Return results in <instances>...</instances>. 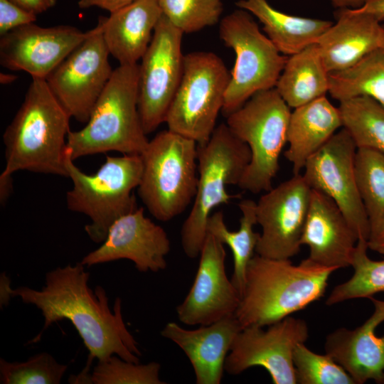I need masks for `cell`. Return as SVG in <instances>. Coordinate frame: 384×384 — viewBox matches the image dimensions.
Returning <instances> with one entry per match:
<instances>
[{
  "label": "cell",
  "mask_w": 384,
  "mask_h": 384,
  "mask_svg": "<svg viewBox=\"0 0 384 384\" xmlns=\"http://www.w3.org/2000/svg\"><path fill=\"white\" fill-rule=\"evenodd\" d=\"M80 262L59 267L46 274L41 289L21 286L11 288V297L41 310L44 324L40 333L29 343L38 342L52 324L71 321L89 351L88 361L102 360L112 355L138 363L141 352L138 343L127 329L122 314V302L116 298L113 309L103 287L88 285L90 273Z\"/></svg>",
  "instance_id": "obj_1"
},
{
  "label": "cell",
  "mask_w": 384,
  "mask_h": 384,
  "mask_svg": "<svg viewBox=\"0 0 384 384\" xmlns=\"http://www.w3.org/2000/svg\"><path fill=\"white\" fill-rule=\"evenodd\" d=\"M336 270L309 257L295 265L289 259L256 254L247 267L244 290L234 315L242 329L276 323L323 297Z\"/></svg>",
  "instance_id": "obj_2"
},
{
  "label": "cell",
  "mask_w": 384,
  "mask_h": 384,
  "mask_svg": "<svg viewBox=\"0 0 384 384\" xmlns=\"http://www.w3.org/2000/svg\"><path fill=\"white\" fill-rule=\"evenodd\" d=\"M70 118L46 80L32 78L3 135L6 166L0 177L22 170L68 177L65 148Z\"/></svg>",
  "instance_id": "obj_3"
},
{
  "label": "cell",
  "mask_w": 384,
  "mask_h": 384,
  "mask_svg": "<svg viewBox=\"0 0 384 384\" xmlns=\"http://www.w3.org/2000/svg\"><path fill=\"white\" fill-rule=\"evenodd\" d=\"M138 97L139 64L119 65L85 126L69 132L65 153L73 161L110 151L141 155L149 140L140 118Z\"/></svg>",
  "instance_id": "obj_4"
},
{
  "label": "cell",
  "mask_w": 384,
  "mask_h": 384,
  "mask_svg": "<svg viewBox=\"0 0 384 384\" xmlns=\"http://www.w3.org/2000/svg\"><path fill=\"white\" fill-rule=\"evenodd\" d=\"M251 159L246 143L226 124L215 127L209 140L197 146L198 183L191 210L181 230L183 250L196 258L207 235V222L213 210L234 197L226 187L239 184Z\"/></svg>",
  "instance_id": "obj_5"
},
{
  "label": "cell",
  "mask_w": 384,
  "mask_h": 384,
  "mask_svg": "<svg viewBox=\"0 0 384 384\" xmlns=\"http://www.w3.org/2000/svg\"><path fill=\"white\" fill-rule=\"evenodd\" d=\"M65 165L73 188L66 193L68 208L90 219L85 226L89 238L102 243L112 225L137 208L133 191L143 171L141 155L107 156L96 173L87 174L66 154Z\"/></svg>",
  "instance_id": "obj_6"
},
{
  "label": "cell",
  "mask_w": 384,
  "mask_h": 384,
  "mask_svg": "<svg viewBox=\"0 0 384 384\" xmlns=\"http://www.w3.org/2000/svg\"><path fill=\"white\" fill-rule=\"evenodd\" d=\"M197 143L169 129L159 132L141 156L138 195L156 219L167 222L193 200L198 183Z\"/></svg>",
  "instance_id": "obj_7"
},
{
  "label": "cell",
  "mask_w": 384,
  "mask_h": 384,
  "mask_svg": "<svg viewBox=\"0 0 384 384\" xmlns=\"http://www.w3.org/2000/svg\"><path fill=\"white\" fill-rule=\"evenodd\" d=\"M289 108L274 87L255 93L227 116L228 128L251 152L238 184L241 189L257 194L272 188L280 154L287 142Z\"/></svg>",
  "instance_id": "obj_8"
},
{
  "label": "cell",
  "mask_w": 384,
  "mask_h": 384,
  "mask_svg": "<svg viewBox=\"0 0 384 384\" xmlns=\"http://www.w3.org/2000/svg\"><path fill=\"white\" fill-rule=\"evenodd\" d=\"M219 36L235 54L222 109L228 116L255 93L274 88L288 58L260 31L250 13L241 9L220 21Z\"/></svg>",
  "instance_id": "obj_9"
},
{
  "label": "cell",
  "mask_w": 384,
  "mask_h": 384,
  "mask_svg": "<svg viewBox=\"0 0 384 384\" xmlns=\"http://www.w3.org/2000/svg\"><path fill=\"white\" fill-rule=\"evenodd\" d=\"M230 73L212 52L184 56L180 85L167 112L168 129L203 144L210 138L230 82Z\"/></svg>",
  "instance_id": "obj_10"
},
{
  "label": "cell",
  "mask_w": 384,
  "mask_h": 384,
  "mask_svg": "<svg viewBox=\"0 0 384 384\" xmlns=\"http://www.w3.org/2000/svg\"><path fill=\"white\" fill-rule=\"evenodd\" d=\"M183 33L162 14L139 65L138 109L146 134L165 122L184 68Z\"/></svg>",
  "instance_id": "obj_11"
},
{
  "label": "cell",
  "mask_w": 384,
  "mask_h": 384,
  "mask_svg": "<svg viewBox=\"0 0 384 384\" xmlns=\"http://www.w3.org/2000/svg\"><path fill=\"white\" fill-rule=\"evenodd\" d=\"M110 52L97 24L45 79L60 105L77 121L87 123L113 70Z\"/></svg>",
  "instance_id": "obj_12"
},
{
  "label": "cell",
  "mask_w": 384,
  "mask_h": 384,
  "mask_svg": "<svg viewBox=\"0 0 384 384\" xmlns=\"http://www.w3.org/2000/svg\"><path fill=\"white\" fill-rule=\"evenodd\" d=\"M309 337V326L302 319L287 316L268 326L242 329L235 336L224 364L230 375L254 366L264 368L274 384H297L293 353Z\"/></svg>",
  "instance_id": "obj_13"
},
{
  "label": "cell",
  "mask_w": 384,
  "mask_h": 384,
  "mask_svg": "<svg viewBox=\"0 0 384 384\" xmlns=\"http://www.w3.org/2000/svg\"><path fill=\"white\" fill-rule=\"evenodd\" d=\"M356 150L352 136L342 127L307 160L302 176L311 189L334 201L358 240L367 241L370 223L356 183Z\"/></svg>",
  "instance_id": "obj_14"
},
{
  "label": "cell",
  "mask_w": 384,
  "mask_h": 384,
  "mask_svg": "<svg viewBox=\"0 0 384 384\" xmlns=\"http://www.w3.org/2000/svg\"><path fill=\"white\" fill-rule=\"evenodd\" d=\"M311 191L302 174H294L260 198L256 215L262 233L256 254L290 259L299 252Z\"/></svg>",
  "instance_id": "obj_15"
},
{
  "label": "cell",
  "mask_w": 384,
  "mask_h": 384,
  "mask_svg": "<svg viewBox=\"0 0 384 384\" xmlns=\"http://www.w3.org/2000/svg\"><path fill=\"white\" fill-rule=\"evenodd\" d=\"M69 25L42 27L34 23L0 36V63L32 78L46 77L92 33Z\"/></svg>",
  "instance_id": "obj_16"
},
{
  "label": "cell",
  "mask_w": 384,
  "mask_h": 384,
  "mask_svg": "<svg viewBox=\"0 0 384 384\" xmlns=\"http://www.w3.org/2000/svg\"><path fill=\"white\" fill-rule=\"evenodd\" d=\"M198 270L187 296L176 308L183 324L209 325L234 315L240 295L227 277L224 244L207 233L200 252Z\"/></svg>",
  "instance_id": "obj_17"
},
{
  "label": "cell",
  "mask_w": 384,
  "mask_h": 384,
  "mask_svg": "<svg viewBox=\"0 0 384 384\" xmlns=\"http://www.w3.org/2000/svg\"><path fill=\"white\" fill-rule=\"evenodd\" d=\"M170 240L163 228L146 217L143 208L118 218L96 250L80 261L88 267L120 259L134 263L138 271L156 272L166 267Z\"/></svg>",
  "instance_id": "obj_18"
},
{
  "label": "cell",
  "mask_w": 384,
  "mask_h": 384,
  "mask_svg": "<svg viewBox=\"0 0 384 384\" xmlns=\"http://www.w3.org/2000/svg\"><path fill=\"white\" fill-rule=\"evenodd\" d=\"M374 309L364 323L354 329L339 328L326 338L324 350L353 378L355 384L369 380L384 384V335L376 334L384 321V300L368 298Z\"/></svg>",
  "instance_id": "obj_19"
},
{
  "label": "cell",
  "mask_w": 384,
  "mask_h": 384,
  "mask_svg": "<svg viewBox=\"0 0 384 384\" xmlns=\"http://www.w3.org/2000/svg\"><path fill=\"white\" fill-rule=\"evenodd\" d=\"M358 238L332 199L311 191L301 245L309 249L312 261L336 270L351 267Z\"/></svg>",
  "instance_id": "obj_20"
},
{
  "label": "cell",
  "mask_w": 384,
  "mask_h": 384,
  "mask_svg": "<svg viewBox=\"0 0 384 384\" xmlns=\"http://www.w3.org/2000/svg\"><path fill=\"white\" fill-rule=\"evenodd\" d=\"M242 329L235 315L194 330L169 322L161 334L181 348L193 368L197 384H220L225 361Z\"/></svg>",
  "instance_id": "obj_21"
},
{
  "label": "cell",
  "mask_w": 384,
  "mask_h": 384,
  "mask_svg": "<svg viewBox=\"0 0 384 384\" xmlns=\"http://www.w3.org/2000/svg\"><path fill=\"white\" fill-rule=\"evenodd\" d=\"M336 22L316 44L329 73L347 69L366 54L384 45V25L373 14L338 9Z\"/></svg>",
  "instance_id": "obj_22"
},
{
  "label": "cell",
  "mask_w": 384,
  "mask_h": 384,
  "mask_svg": "<svg viewBox=\"0 0 384 384\" xmlns=\"http://www.w3.org/2000/svg\"><path fill=\"white\" fill-rule=\"evenodd\" d=\"M159 0H136L98 21L107 48L119 65L137 63L162 16Z\"/></svg>",
  "instance_id": "obj_23"
},
{
  "label": "cell",
  "mask_w": 384,
  "mask_h": 384,
  "mask_svg": "<svg viewBox=\"0 0 384 384\" xmlns=\"http://www.w3.org/2000/svg\"><path fill=\"white\" fill-rule=\"evenodd\" d=\"M342 127L338 107L326 95L294 108L288 125L289 147L284 154L292 164L294 174H299L307 160Z\"/></svg>",
  "instance_id": "obj_24"
},
{
  "label": "cell",
  "mask_w": 384,
  "mask_h": 384,
  "mask_svg": "<svg viewBox=\"0 0 384 384\" xmlns=\"http://www.w3.org/2000/svg\"><path fill=\"white\" fill-rule=\"evenodd\" d=\"M241 9L253 14L262 23L263 31L284 55H294L316 43L333 24L330 21L300 17L281 12L267 0H239Z\"/></svg>",
  "instance_id": "obj_25"
},
{
  "label": "cell",
  "mask_w": 384,
  "mask_h": 384,
  "mask_svg": "<svg viewBox=\"0 0 384 384\" xmlns=\"http://www.w3.org/2000/svg\"><path fill=\"white\" fill-rule=\"evenodd\" d=\"M274 88L294 109L326 95L329 73L316 43L287 58Z\"/></svg>",
  "instance_id": "obj_26"
},
{
  "label": "cell",
  "mask_w": 384,
  "mask_h": 384,
  "mask_svg": "<svg viewBox=\"0 0 384 384\" xmlns=\"http://www.w3.org/2000/svg\"><path fill=\"white\" fill-rule=\"evenodd\" d=\"M238 206L242 213L238 230H229L222 211H217L208 218L207 233L213 235L232 250L234 270L231 280L241 297L245 287L247 267L255 255L260 233L253 230V226L257 223L256 203L251 199H243Z\"/></svg>",
  "instance_id": "obj_27"
},
{
  "label": "cell",
  "mask_w": 384,
  "mask_h": 384,
  "mask_svg": "<svg viewBox=\"0 0 384 384\" xmlns=\"http://www.w3.org/2000/svg\"><path fill=\"white\" fill-rule=\"evenodd\" d=\"M329 92L339 102L366 96L384 107V45L366 54L351 67L329 73Z\"/></svg>",
  "instance_id": "obj_28"
},
{
  "label": "cell",
  "mask_w": 384,
  "mask_h": 384,
  "mask_svg": "<svg viewBox=\"0 0 384 384\" xmlns=\"http://www.w3.org/2000/svg\"><path fill=\"white\" fill-rule=\"evenodd\" d=\"M343 127L357 148L368 147L384 154V107L371 97H357L339 102Z\"/></svg>",
  "instance_id": "obj_29"
},
{
  "label": "cell",
  "mask_w": 384,
  "mask_h": 384,
  "mask_svg": "<svg viewBox=\"0 0 384 384\" xmlns=\"http://www.w3.org/2000/svg\"><path fill=\"white\" fill-rule=\"evenodd\" d=\"M368 249L366 240H358L351 265L353 274L332 289L326 300V305L353 299L370 298L375 294L384 292V260L370 259L367 255Z\"/></svg>",
  "instance_id": "obj_30"
},
{
  "label": "cell",
  "mask_w": 384,
  "mask_h": 384,
  "mask_svg": "<svg viewBox=\"0 0 384 384\" xmlns=\"http://www.w3.org/2000/svg\"><path fill=\"white\" fill-rule=\"evenodd\" d=\"M355 174L370 230L384 214V154L371 148H357Z\"/></svg>",
  "instance_id": "obj_31"
},
{
  "label": "cell",
  "mask_w": 384,
  "mask_h": 384,
  "mask_svg": "<svg viewBox=\"0 0 384 384\" xmlns=\"http://www.w3.org/2000/svg\"><path fill=\"white\" fill-rule=\"evenodd\" d=\"M68 366L59 363L46 352L37 353L23 362L0 359L1 384H59Z\"/></svg>",
  "instance_id": "obj_32"
},
{
  "label": "cell",
  "mask_w": 384,
  "mask_h": 384,
  "mask_svg": "<svg viewBox=\"0 0 384 384\" xmlns=\"http://www.w3.org/2000/svg\"><path fill=\"white\" fill-rule=\"evenodd\" d=\"M162 14L183 33L216 24L223 12L221 0H159Z\"/></svg>",
  "instance_id": "obj_33"
},
{
  "label": "cell",
  "mask_w": 384,
  "mask_h": 384,
  "mask_svg": "<svg viewBox=\"0 0 384 384\" xmlns=\"http://www.w3.org/2000/svg\"><path fill=\"white\" fill-rule=\"evenodd\" d=\"M297 383L355 384L353 378L327 353L318 354L299 343L293 353Z\"/></svg>",
  "instance_id": "obj_34"
},
{
  "label": "cell",
  "mask_w": 384,
  "mask_h": 384,
  "mask_svg": "<svg viewBox=\"0 0 384 384\" xmlns=\"http://www.w3.org/2000/svg\"><path fill=\"white\" fill-rule=\"evenodd\" d=\"M160 364L125 361L117 355L98 360L91 374L94 384H164L159 378Z\"/></svg>",
  "instance_id": "obj_35"
},
{
  "label": "cell",
  "mask_w": 384,
  "mask_h": 384,
  "mask_svg": "<svg viewBox=\"0 0 384 384\" xmlns=\"http://www.w3.org/2000/svg\"><path fill=\"white\" fill-rule=\"evenodd\" d=\"M37 16L10 0H0V36L21 26L34 23Z\"/></svg>",
  "instance_id": "obj_36"
},
{
  "label": "cell",
  "mask_w": 384,
  "mask_h": 384,
  "mask_svg": "<svg viewBox=\"0 0 384 384\" xmlns=\"http://www.w3.org/2000/svg\"><path fill=\"white\" fill-rule=\"evenodd\" d=\"M136 0H79L78 7L82 9L97 6L102 9L113 13Z\"/></svg>",
  "instance_id": "obj_37"
},
{
  "label": "cell",
  "mask_w": 384,
  "mask_h": 384,
  "mask_svg": "<svg viewBox=\"0 0 384 384\" xmlns=\"http://www.w3.org/2000/svg\"><path fill=\"white\" fill-rule=\"evenodd\" d=\"M367 244L370 250L384 255V214L378 223L370 228Z\"/></svg>",
  "instance_id": "obj_38"
},
{
  "label": "cell",
  "mask_w": 384,
  "mask_h": 384,
  "mask_svg": "<svg viewBox=\"0 0 384 384\" xmlns=\"http://www.w3.org/2000/svg\"><path fill=\"white\" fill-rule=\"evenodd\" d=\"M24 10L35 15L42 14L54 6L57 0H10Z\"/></svg>",
  "instance_id": "obj_39"
},
{
  "label": "cell",
  "mask_w": 384,
  "mask_h": 384,
  "mask_svg": "<svg viewBox=\"0 0 384 384\" xmlns=\"http://www.w3.org/2000/svg\"><path fill=\"white\" fill-rule=\"evenodd\" d=\"M357 9L375 15L381 22L384 21V0H366L363 6Z\"/></svg>",
  "instance_id": "obj_40"
},
{
  "label": "cell",
  "mask_w": 384,
  "mask_h": 384,
  "mask_svg": "<svg viewBox=\"0 0 384 384\" xmlns=\"http://www.w3.org/2000/svg\"><path fill=\"white\" fill-rule=\"evenodd\" d=\"M10 280L4 273L1 275V306L7 304L11 297Z\"/></svg>",
  "instance_id": "obj_41"
},
{
  "label": "cell",
  "mask_w": 384,
  "mask_h": 384,
  "mask_svg": "<svg viewBox=\"0 0 384 384\" xmlns=\"http://www.w3.org/2000/svg\"><path fill=\"white\" fill-rule=\"evenodd\" d=\"M338 9H357L363 6L366 0H329Z\"/></svg>",
  "instance_id": "obj_42"
},
{
  "label": "cell",
  "mask_w": 384,
  "mask_h": 384,
  "mask_svg": "<svg viewBox=\"0 0 384 384\" xmlns=\"http://www.w3.org/2000/svg\"><path fill=\"white\" fill-rule=\"evenodd\" d=\"M17 77V75H14L13 74H6L1 73L0 75V82L4 85L9 84L15 81Z\"/></svg>",
  "instance_id": "obj_43"
}]
</instances>
